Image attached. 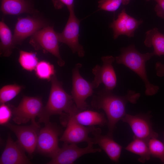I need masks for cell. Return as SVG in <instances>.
I'll list each match as a JSON object with an SVG mask.
<instances>
[{
    "label": "cell",
    "mask_w": 164,
    "mask_h": 164,
    "mask_svg": "<svg viewBox=\"0 0 164 164\" xmlns=\"http://www.w3.org/2000/svg\"><path fill=\"white\" fill-rule=\"evenodd\" d=\"M140 96V93L129 90L124 96L114 94L105 88L93 96L91 105L97 109H101L107 118L108 134L112 136L118 122L125 115V107L128 102L135 104Z\"/></svg>",
    "instance_id": "cell-1"
},
{
    "label": "cell",
    "mask_w": 164,
    "mask_h": 164,
    "mask_svg": "<svg viewBox=\"0 0 164 164\" xmlns=\"http://www.w3.org/2000/svg\"><path fill=\"white\" fill-rule=\"evenodd\" d=\"M51 87L49 98L39 114V122L49 121L50 117L55 114L63 115L80 111L77 108L72 96L63 89L62 82L56 74L51 79Z\"/></svg>",
    "instance_id": "cell-2"
},
{
    "label": "cell",
    "mask_w": 164,
    "mask_h": 164,
    "mask_svg": "<svg viewBox=\"0 0 164 164\" xmlns=\"http://www.w3.org/2000/svg\"><path fill=\"white\" fill-rule=\"evenodd\" d=\"M121 52L120 55L115 58L117 63L124 65L139 76L145 84L146 95L152 96L156 94L159 87L149 81L145 67L146 62L154 56L153 53H141L133 45L122 48Z\"/></svg>",
    "instance_id": "cell-3"
},
{
    "label": "cell",
    "mask_w": 164,
    "mask_h": 164,
    "mask_svg": "<svg viewBox=\"0 0 164 164\" xmlns=\"http://www.w3.org/2000/svg\"><path fill=\"white\" fill-rule=\"evenodd\" d=\"M57 32L53 26H48L38 30L31 36L30 44L35 50H42L49 52L57 59V63L60 67L65 62L60 53Z\"/></svg>",
    "instance_id": "cell-4"
},
{
    "label": "cell",
    "mask_w": 164,
    "mask_h": 164,
    "mask_svg": "<svg viewBox=\"0 0 164 164\" xmlns=\"http://www.w3.org/2000/svg\"><path fill=\"white\" fill-rule=\"evenodd\" d=\"M43 107L40 97L24 96L19 105L12 109L13 120L18 125L31 120L32 124L39 125L35 118L38 117Z\"/></svg>",
    "instance_id": "cell-5"
},
{
    "label": "cell",
    "mask_w": 164,
    "mask_h": 164,
    "mask_svg": "<svg viewBox=\"0 0 164 164\" xmlns=\"http://www.w3.org/2000/svg\"><path fill=\"white\" fill-rule=\"evenodd\" d=\"M68 11L69 15L65 26L61 32H57L59 40L67 45L73 53H77L80 57H83L85 52L79 42L80 20L75 15L74 9Z\"/></svg>",
    "instance_id": "cell-6"
},
{
    "label": "cell",
    "mask_w": 164,
    "mask_h": 164,
    "mask_svg": "<svg viewBox=\"0 0 164 164\" xmlns=\"http://www.w3.org/2000/svg\"><path fill=\"white\" fill-rule=\"evenodd\" d=\"M82 64L78 63L72 70V89L71 95L77 108L80 111L85 110L88 106L86 99L94 93V87L91 82L83 78L79 72Z\"/></svg>",
    "instance_id": "cell-7"
},
{
    "label": "cell",
    "mask_w": 164,
    "mask_h": 164,
    "mask_svg": "<svg viewBox=\"0 0 164 164\" xmlns=\"http://www.w3.org/2000/svg\"><path fill=\"white\" fill-rule=\"evenodd\" d=\"M39 131L36 148L39 152L52 158L60 148L58 145L59 131L50 121Z\"/></svg>",
    "instance_id": "cell-8"
},
{
    "label": "cell",
    "mask_w": 164,
    "mask_h": 164,
    "mask_svg": "<svg viewBox=\"0 0 164 164\" xmlns=\"http://www.w3.org/2000/svg\"><path fill=\"white\" fill-rule=\"evenodd\" d=\"M101 60L102 65H97L92 70L94 78L91 83L94 88L103 83L106 89L112 91L117 84L116 75L112 65L115 58L112 56H104Z\"/></svg>",
    "instance_id": "cell-9"
},
{
    "label": "cell",
    "mask_w": 164,
    "mask_h": 164,
    "mask_svg": "<svg viewBox=\"0 0 164 164\" xmlns=\"http://www.w3.org/2000/svg\"><path fill=\"white\" fill-rule=\"evenodd\" d=\"M93 142L87 143L84 148L79 147L75 144L64 143L56 154L48 164H71L85 154L100 152V148H94Z\"/></svg>",
    "instance_id": "cell-10"
},
{
    "label": "cell",
    "mask_w": 164,
    "mask_h": 164,
    "mask_svg": "<svg viewBox=\"0 0 164 164\" xmlns=\"http://www.w3.org/2000/svg\"><path fill=\"white\" fill-rule=\"evenodd\" d=\"M76 113H72L67 115V127L60 140L69 144L93 142L92 138L89 137V134L92 132L94 127H87L78 123L73 117L74 114Z\"/></svg>",
    "instance_id": "cell-11"
},
{
    "label": "cell",
    "mask_w": 164,
    "mask_h": 164,
    "mask_svg": "<svg viewBox=\"0 0 164 164\" xmlns=\"http://www.w3.org/2000/svg\"><path fill=\"white\" fill-rule=\"evenodd\" d=\"M47 26L46 21L36 16L18 18L13 35L14 44H21L28 37Z\"/></svg>",
    "instance_id": "cell-12"
},
{
    "label": "cell",
    "mask_w": 164,
    "mask_h": 164,
    "mask_svg": "<svg viewBox=\"0 0 164 164\" xmlns=\"http://www.w3.org/2000/svg\"><path fill=\"white\" fill-rule=\"evenodd\" d=\"M121 120L129 125L134 134V137L148 142L151 138L158 137V134L153 129L148 115L126 114Z\"/></svg>",
    "instance_id": "cell-13"
},
{
    "label": "cell",
    "mask_w": 164,
    "mask_h": 164,
    "mask_svg": "<svg viewBox=\"0 0 164 164\" xmlns=\"http://www.w3.org/2000/svg\"><path fill=\"white\" fill-rule=\"evenodd\" d=\"M16 135L18 142L29 154H32L36 148L39 125L32 124L29 126H19L7 123L5 125Z\"/></svg>",
    "instance_id": "cell-14"
},
{
    "label": "cell",
    "mask_w": 164,
    "mask_h": 164,
    "mask_svg": "<svg viewBox=\"0 0 164 164\" xmlns=\"http://www.w3.org/2000/svg\"><path fill=\"white\" fill-rule=\"evenodd\" d=\"M142 22V20H137L128 15L125 9H123L110 26L113 31L114 39H116L121 35L133 37L135 31Z\"/></svg>",
    "instance_id": "cell-15"
},
{
    "label": "cell",
    "mask_w": 164,
    "mask_h": 164,
    "mask_svg": "<svg viewBox=\"0 0 164 164\" xmlns=\"http://www.w3.org/2000/svg\"><path fill=\"white\" fill-rule=\"evenodd\" d=\"M25 151L17 142L14 141L9 135L0 158V164H28L31 162L26 155Z\"/></svg>",
    "instance_id": "cell-16"
},
{
    "label": "cell",
    "mask_w": 164,
    "mask_h": 164,
    "mask_svg": "<svg viewBox=\"0 0 164 164\" xmlns=\"http://www.w3.org/2000/svg\"><path fill=\"white\" fill-rule=\"evenodd\" d=\"M91 133L94 136L92 140L94 144L98 145L111 160L118 162L121 156L122 146L113 139L112 136L108 134L102 135L99 128L94 127Z\"/></svg>",
    "instance_id": "cell-17"
},
{
    "label": "cell",
    "mask_w": 164,
    "mask_h": 164,
    "mask_svg": "<svg viewBox=\"0 0 164 164\" xmlns=\"http://www.w3.org/2000/svg\"><path fill=\"white\" fill-rule=\"evenodd\" d=\"M0 9L5 15L34 14L39 12L35 8L32 0H1Z\"/></svg>",
    "instance_id": "cell-18"
},
{
    "label": "cell",
    "mask_w": 164,
    "mask_h": 164,
    "mask_svg": "<svg viewBox=\"0 0 164 164\" xmlns=\"http://www.w3.org/2000/svg\"><path fill=\"white\" fill-rule=\"evenodd\" d=\"M73 117L78 123L86 127L103 126L107 123V120L104 114L96 111L85 110L80 111L74 114Z\"/></svg>",
    "instance_id": "cell-19"
},
{
    "label": "cell",
    "mask_w": 164,
    "mask_h": 164,
    "mask_svg": "<svg viewBox=\"0 0 164 164\" xmlns=\"http://www.w3.org/2000/svg\"><path fill=\"white\" fill-rule=\"evenodd\" d=\"M0 53L5 57H9L15 47L13 36L9 28L4 20L0 22Z\"/></svg>",
    "instance_id": "cell-20"
},
{
    "label": "cell",
    "mask_w": 164,
    "mask_h": 164,
    "mask_svg": "<svg viewBox=\"0 0 164 164\" xmlns=\"http://www.w3.org/2000/svg\"><path fill=\"white\" fill-rule=\"evenodd\" d=\"M147 47L153 46L154 55L164 56V35L160 33L156 28L148 31L144 42Z\"/></svg>",
    "instance_id": "cell-21"
},
{
    "label": "cell",
    "mask_w": 164,
    "mask_h": 164,
    "mask_svg": "<svg viewBox=\"0 0 164 164\" xmlns=\"http://www.w3.org/2000/svg\"><path fill=\"white\" fill-rule=\"evenodd\" d=\"M133 140L126 147L125 149L140 156L138 161L144 163L149 160L151 156L148 142L141 139L133 137Z\"/></svg>",
    "instance_id": "cell-22"
},
{
    "label": "cell",
    "mask_w": 164,
    "mask_h": 164,
    "mask_svg": "<svg viewBox=\"0 0 164 164\" xmlns=\"http://www.w3.org/2000/svg\"><path fill=\"white\" fill-rule=\"evenodd\" d=\"M35 53L20 50L18 61L24 70L32 71L35 70L39 62Z\"/></svg>",
    "instance_id": "cell-23"
},
{
    "label": "cell",
    "mask_w": 164,
    "mask_h": 164,
    "mask_svg": "<svg viewBox=\"0 0 164 164\" xmlns=\"http://www.w3.org/2000/svg\"><path fill=\"white\" fill-rule=\"evenodd\" d=\"M35 70L36 75L41 80L50 81L52 77L56 74L54 65L44 60L39 62Z\"/></svg>",
    "instance_id": "cell-24"
},
{
    "label": "cell",
    "mask_w": 164,
    "mask_h": 164,
    "mask_svg": "<svg viewBox=\"0 0 164 164\" xmlns=\"http://www.w3.org/2000/svg\"><path fill=\"white\" fill-rule=\"evenodd\" d=\"M23 87L16 84L6 85L0 90V104L6 103L15 97L21 92Z\"/></svg>",
    "instance_id": "cell-25"
},
{
    "label": "cell",
    "mask_w": 164,
    "mask_h": 164,
    "mask_svg": "<svg viewBox=\"0 0 164 164\" xmlns=\"http://www.w3.org/2000/svg\"><path fill=\"white\" fill-rule=\"evenodd\" d=\"M157 138H152L148 141L149 151L152 156L159 159L164 163V145Z\"/></svg>",
    "instance_id": "cell-26"
},
{
    "label": "cell",
    "mask_w": 164,
    "mask_h": 164,
    "mask_svg": "<svg viewBox=\"0 0 164 164\" xmlns=\"http://www.w3.org/2000/svg\"><path fill=\"white\" fill-rule=\"evenodd\" d=\"M122 4V0H99L98 2L99 10L114 12Z\"/></svg>",
    "instance_id": "cell-27"
},
{
    "label": "cell",
    "mask_w": 164,
    "mask_h": 164,
    "mask_svg": "<svg viewBox=\"0 0 164 164\" xmlns=\"http://www.w3.org/2000/svg\"><path fill=\"white\" fill-rule=\"evenodd\" d=\"M0 124L5 125L8 123L12 114V110L5 103L0 104Z\"/></svg>",
    "instance_id": "cell-28"
},
{
    "label": "cell",
    "mask_w": 164,
    "mask_h": 164,
    "mask_svg": "<svg viewBox=\"0 0 164 164\" xmlns=\"http://www.w3.org/2000/svg\"><path fill=\"white\" fill-rule=\"evenodd\" d=\"M55 8L59 9L66 6L68 10L74 9V0H52Z\"/></svg>",
    "instance_id": "cell-29"
},
{
    "label": "cell",
    "mask_w": 164,
    "mask_h": 164,
    "mask_svg": "<svg viewBox=\"0 0 164 164\" xmlns=\"http://www.w3.org/2000/svg\"><path fill=\"white\" fill-rule=\"evenodd\" d=\"M149 1L150 0H146ZM157 2L155 8V10L157 15L164 19V0H154Z\"/></svg>",
    "instance_id": "cell-30"
},
{
    "label": "cell",
    "mask_w": 164,
    "mask_h": 164,
    "mask_svg": "<svg viewBox=\"0 0 164 164\" xmlns=\"http://www.w3.org/2000/svg\"><path fill=\"white\" fill-rule=\"evenodd\" d=\"M156 75L160 77L164 76V64L160 62H157L155 65Z\"/></svg>",
    "instance_id": "cell-31"
},
{
    "label": "cell",
    "mask_w": 164,
    "mask_h": 164,
    "mask_svg": "<svg viewBox=\"0 0 164 164\" xmlns=\"http://www.w3.org/2000/svg\"><path fill=\"white\" fill-rule=\"evenodd\" d=\"M122 4L124 5H127L129 2L130 0H122Z\"/></svg>",
    "instance_id": "cell-32"
},
{
    "label": "cell",
    "mask_w": 164,
    "mask_h": 164,
    "mask_svg": "<svg viewBox=\"0 0 164 164\" xmlns=\"http://www.w3.org/2000/svg\"><path fill=\"white\" fill-rule=\"evenodd\" d=\"M163 137H164V132L163 133Z\"/></svg>",
    "instance_id": "cell-33"
}]
</instances>
